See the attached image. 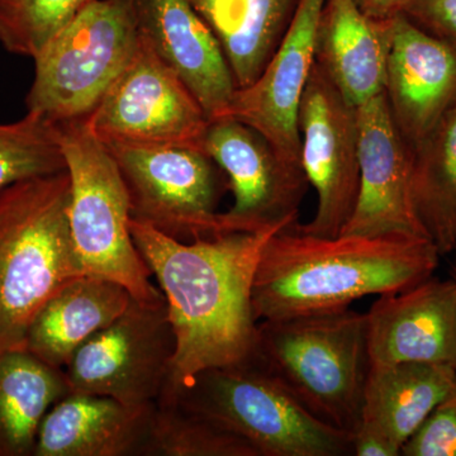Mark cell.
I'll return each instance as SVG.
<instances>
[{
	"label": "cell",
	"mask_w": 456,
	"mask_h": 456,
	"mask_svg": "<svg viewBox=\"0 0 456 456\" xmlns=\"http://www.w3.org/2000/svg\"><path fill=\"white\" fill-rule=\"evenodd\" d=\"M283 228L174 239L130 218V231L167 302L175 354L165 388H180L207 369L254 358L257 320L251 289L261 248Z\"/></svg>",
	"instance_id": "1"
},
{
	"label": "cell",
	"mask_w": 456,
	"mask_h": 456,
	"mask_svg": "<svg viewBox=\"0 0 456 456\" xmlns=\"http://www.w3.org/2000/svg\"><path fill=\"white\" fill-rule=\"evenodd\" d=\"M297 224L270 236L261 248L251 289L257 321L403 292L431 278L439 266L436 246L424 237H318L302 232Z\"/></svg>",
	"instance_id": "2"
},
{
	"label": "cell",
	"mask_w": 456,
	"mask_h": 456,
	"mask_svg": "<svg viewBox=\"0 0 456 456\" xmlns=\"http://www.w3.org/2000/svg\"><path fill=\"white\" fill-rule=\"evenodd\" d=\"M68 170L0 189V353L25 350L29 323L84 275L69 224Z\"/></svg>",
	"instance_id": "3"
},
{
	"label": "cell",
	"mask_w": 456,
	"mask_h": 456,
	"mask_svg": "<svg viewBox=\"0 0 456 456\" xmlns=\"http://www.w3.org/2000/svg\"><path fill=\"white\" fill-rule=\"evenodd\" d=\"M253 359L321 421L359 428L370 368L365 314L342 307L264 320Z\"/></svg>",
	"instance_id": "4"
},
{
	"label": "cell",
	"mask_w": 456,
	"mask_h": 456,
	"mask_svg": "<svg viewBox=\"0 0 456 456\" xmlns=\"http://www.w3.org/2000/svg\"><path fill=\"white\" fill-rule=\"evenodd\" d=\"M160 397L208 417L248 441L259 456L354 455L353 434L332 428L305 407L254 359L202 371Z\"/></svg>",
	"instance_id": "5"
},
{
	"label": "cell",
	"mask_w": 456,
	"mask_h": 456,
	"mask_svg": "<svg viewBox=\"0 0 456 456\" xmlns=\"http://www.w3.org/2000/svg\"><path fill=\"white\" fill-rule=\"evenodd\" d=\"M57 128L70 176L71 239L84 274L122 285L140 301L163 298L132 239L130 196L113 156L86 118Z\"/></svg>",
	"instance_id": "6"
},
{
	"label": "cell",
	"mask_w": 456,
	"mask_h": 456,
	"mask_svg": "<svg viewBox=\"0 0 456 456\" xmlns=\"http://www.w3.org/2000/svg\"><path fill=\"white\" fill-rule=\"evenodd\" d=\"M139 42L132 0H92L33 59L27 112L56 125L86 118Z\"/></svg>",
	"instance_id": "7"
},
{
	"label": "cell",
	"mask_w": 456,
	"mask_h": 456,
	"mask_svg": "<svg viewBox=\"0 0 456 456\" xmlns=\"http://www.w3.org/2000/svg\"><path fill=\"white\" fill-rule=\"evenodd\" d=\"M86 119L103 143L203 152L211 125L184 80L141 36L130 61Z\"/></svg>",
	"instance_id": "8"
},
{
	"label": "cell",
	"mask_w": 456,
	"mask_h": 456,
	"mask_svg": "<svg viewBox=\"0 0 456 456\" xmlns=\"http://www.w3.org/2000/svg\"><path fill=\"white\" fill-rule=\"evenodd\" d=\"M175 336L165 298H131L126 310L75 353L64 373L70 392L128 407L156 403L169 380Z\"/></svg>",
	"instance_id": "9"
},
{
	"label": "cell",
	"mask_w": 456,
	"mask_h": 456,
	"mask_svg": "<svg viewBox=\"0 0 456 456\" xmlns=\"http://www.w3.org/2000/svg\"><path fill=\"white\" fill-rule=\"evenodd\" d=\"M104 145L125 179L132 218L182 241L230 233L217 212L220 176L206 152L179 146Z\"/></svg>",
	"instance_id": "10"
},
{
	"label": "cell",
	"mask_w": 456,
	"mask_h": 456,
	"mask_svg": "<svg viewBox=\"0 0 456 456\" xmlns=\"http://www.w3.org/2000/svg\"><path fill=\"white\" fill-rule=\"evenodd\" d=\"M302 167L316 189L314 220L299 231L336 237L350 220L360 183L358 107L351 104L314 62L298 114Z\"/></svg>",
	"instance_id": "11"
},
{
	"label": "cell",
	"mask_w": 456,
	"mask_h": 456,
	"mask_svg": "<svg viewBox=\"0 0 456 456\" xmlns=\"http://www.w3.org/2000/svg\"><path fill=\"white\" fill-rule=\"evenodd\" d=\"M204 152L226 173L233 204L222 213L227 232H260L298 220L310 183L301 167L283 160L250 126L230 117L215 119Z\"/></svg>",
	"instance_id": "12"
},
{
	"label": "cell",
	"mask_w": 456,
	"mask_h": 456,
	"mask_svg": "<svg viewBox=\"0 0 456 456\" xmlns=\"http://www.w3.org/2000/svg\"><path fill=\"white\" fill-rule=\"evenodd\" d=\"M358 200L340 235L428 239L411 202V147L383 93L358 106Z\"/></svg>",
	"instance_id": "13"
},
{
	"label": "cell",
	"mask_w": 456,
	"mask_h": 456,
	"mask_svg": "<svg viewBox=\"0 0 456 456\" xmlns=\"http://www.w3.org/2000/svg\"><path fill=\"white\" fill-rule=\"evenodd\" d=\"M325 0H299L292 23L253 84L236 89L226 117L250 126L287 163L302 167L298 114L314 64V37Z\"/></svg>",
	"instance_id": "14"
},
{
	"label": "cell",
	"mask_w": 456,
	"mask_h": 456,
	"mask_svg": "<svg viewBox=\"0 0 456 456\" xmlns=\"http://www.w3.org/2000/svg\"><path fill=\"white\" fill-rule=\"evenodd\" d=\"M387 32L383 94L399 134L413 147L456 107V44L403 14L387 22Z\"/></svg>",
	"instance_id": "15"
},
{
	"label": "cell",
	"mask_w": 456,
	"mask_h": 456,
	"mask_svg": "<svg viewBox=\"0 0 456 456\" xmlns=\"http://www.w3.org/2000/svg\"><path fill=\"white\" fill-rule=\"evenodd\" d=\"M365 321L370 364L456 369V281L431 277L403 292L382 294Z\"/></svg>",
	"instance_id": "16"
},
{
	"label": "cell",
	"mask_w": 456,
	"mask_h": 456,
	"mask_svg": "<svg viewBox=\"0 0 456 456\" xmlns=\"http://www.w3.org/2000/svg\"><path fill=\"white\" fill-rule=\"evenodd\" d=\"M143 40L179 74L212 121L226 117L237 86L217 38L189 0H132Z\"/></svg>",
	"instance_id": "17"
},
{
	"label": "cell",
	"mask_w": 456,
	"mask_h": 456,
	"mask_svg": "<svg viewBox=\"0 0 456 456\" xmlns=\"http://www.w3.org/2000/svg\"><path fill=\"white\" fill-rule=\"evenodd\" d=\"M154 407L70 392L42 419L33 456H146Z\"/></svg>",
	"instance_id": "18"
},
{
	"label": "cell",
	"mask_w": 456,
	"mask_h": 456,
	"mask_svg": "<svg viewBox=\"0 0 456 456\" xmlns=\"http://www.w3.org/2000/svg\"><path fill=\"white\" fill-rule=\"evenodd\" d=\"M387 53V22L369 20L353 0H325L314 62L354 106L383 93Z\"/></svg>",
	"instance_id": "19"
},
{
	"label": "cell",
	"mask_w": 456,
	"mask_h": 456,
	"mask_svg": "<svg viewBox=\"0 0 456 456\" xmlns=\"http://www.w3.org/2000/svg\"><path fill=\"white\" fill-rule=\"evenodd\" d=\"M131 298L126 288L107 279L86 274L71 279L33 317L25 350L64 370L75 353L112 323Z\"/></svg>",
	"instance_id": "20"
},
{
	"label": "cell",
	"mask_w": 456,
	"mask_h": 456,
	"mask_svg": "<svg viewBox=\"0 0 456 456\" xmlns=\"http://www.w3.org/2000/svg\"><path fill=\"white\" fill-rule=\"evenodd\" d=\"M456 384V369L430 362L370 364L359 426L406 444Z\"/></svg>",
	"instance_id": "21"
},
{
	"label": "cell",
	"mask_w": 456,
	"mask_h": 456,
	"mask_svg": "<svg viewBox=\"0 0 456 456\" xmlns=\"http://www.w3.org/2000/svg\"><path fill=\"white\" fill-rule=\"evenodd\" d=\"M226 57L237 89L263 73L292 23L299 0H189Z\"/></svg>",
	"instance_id": "22"
},
{
	"label": "cell",
	"mask_w": 456,
	"mask_h": 456,
	"mask_svg": "<svg viewBox=\"0 0 456 456\" xmlns=\"http://www.w3.org/2000/svg\"><path fill=\"white\" fill-rule=\"evenodd\" d=\"M69 393L64 370L27 350L0 353V456H33L42 419Z\"/></svg>",
	"instance_id": "23"
},
{
	"label": "cell",
	"mask_w": 456,
	"mask_h": 456,
	"mask_svg": "<svg viewBox=\"0 0 456 456\" xmlns=\"http://www.w3.org/2000/svg\"><path fill=\"white\" fill-rule=\"evenodd\" d=\"M411 202L441 256L456 248V107L411 147Z\"/></svg>",
	"instance_id": "24"
},
{
	"label": "cell",
	"mask_w": 456,
	"mask_h": 456,
	"mask_svg": "<svg viewBox=\"0 0 456 456\" xmlns=\"http://www.w3.org/2000/svg\"><path fill=\"white\" fill-rule=\"evenodd\" d=\"M146 456H259L242 437L208 417L160 397L152 412Z\"/></svg>",
	"instance_id": "25"
},
{
	"label": "cell",
	"mask_w": 456,
	"mask_h": 456,
	"mask_svg": "<svg viewBox=\"0 0 456 456\" xmlns=\"http://www.w3.org/2000/svg\"><path fill=\"white\" fill-rule=\"evenodd\" d=\"M62 170L66 161L56 123L29 112L0 123V189Z\"/></svg>",
	"instance_id": "26"
},
{
	"label": "cell",
	"mask_w": 456,
	"mask_h": 456,
	"mask_svg": "<svg viewBox=\"0 0 456 456\" xmlns=\"http://www.w3.org/2000/svg\"><path fill=\"white\" fill-rule=\"evenodd\" d=\"M92 0H0V45L35 59Z\"/></svg>",
	"instance_id": "27"
},
{
	"label": "cell",
	"mask_w": 456,
	"mask_h": 456,
	"mask_svg": "<svg viewBox=\"0 0 456 456\" xmlns=\"http://www.w3.org/2000/svg\"><path fill=\"white\" fill-rule=\"evenodd\" d=\"M402 456H456V384L406 441Z\"/></svg>",
	"instance_id": "28"
},
{
	"label": "cell",
	"mask_w": 456,
	"mask_h": 456,
	"mask_svg": "<svg viewBox=\"0 0 456 456\" xmlns=\"http://www.w3.org/2000/svg\"><path fill=\"white\" fill-rule=\"evenodd\" d=\"M403 16L424 31L456 44V0H410Z\"/></svg>",
	"instance_id": "29"
},
{
	"label": "cell",
	"mask_w": 456,
	"mask_h": 456,
	"mask_svg": "<svg viewBox=\"0 0 456 456\" xmlns=\"http://www.w3.org/2000/svg\"><path fill=\"white\" fill-rule=\"evenodd\" d=\"M353 452L356 456H401L399 446L365 426H359L353 434Z\"/></svg>",
	"instance_id": "30"
},
{
	"label": "cell",
	"mask_w": 456,
	"mask_h": 456,
	"mask_svg": "<svg viewBox=\"0 0 456 456\" xmlns=\"http://www.w3.org/2000/svg\"><path fill=\"white\" fill-rule=\"evenodd\" d=\"M356 7L374 22H388L403 14L410 0H353Z\"/></svg>",
	"instance_id": "31"
}]
</instances>
